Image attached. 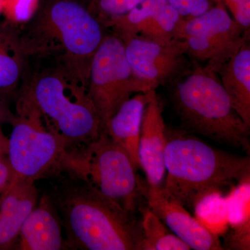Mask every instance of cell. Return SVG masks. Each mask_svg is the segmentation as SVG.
Listing matches in <instances>:
<instances>
[{
	"instance_id": "6da1fadb",
	"label": "cell",
	"mask_w": 250,
	"mask_h": 250,
	"mask_svg": "<svg viewBox=\"0 0 250 250\" xmlns=\"http://www.w3.org/2000/svg\"><path fill=\"white\" fill-rule=\"evenodd\" d=\"M52 197L65 229L67 250H141V224L83 181L64 179Z\"/></svg>"
},
{
	"instance_id": "7a4b0ae2",
	"label": "cell",
	"mask_w": 250,
	"mask_h": 250,
	"mask_svg": "<svg viewBox=\"0 0 250 250\" xmlns=\"http://www.w3.org/2000/svg\"><path fill=\"white\" fill-rule=\"evenodd\" d=\"M164 191L184 207L208 192L250 177L249 157L216 149L201 139L166 130Z\"/></svg>"
},
{
	"instance_id": "3957f363",
	"label": "cell",
	"mask_w": 250,
	"mask_h": 250,
	"mask_svg": "<svg viewBox=\"0 0 250 250\" xmlns=\"http://www.w3.org/2000/svg\"><path fill=\"white\" fill-rule=\"evenodd\" d=\"M194 62L192 70L173 83L177 116L192 132L249 152L250 126L233 108L218 74Z\"/></svg>"
},
{
	"instance_id": "277c9868",
	"label": "cell",
	"mask_w": 250,
	"mask_h": 250,
	"mask_svg": "<svg viewBox=\"0 0 250 250\" xmlns=\"http://www.w3.org/2000/svg\"><path fill=\"white\" fill-rule=\"evenodd\" d=\"M103 23L77 3L62 0L31 23L24 38L31 52H57L60 67L88 87L90 64L101 45Z\"/></svg>"
},
{
	"instance_id": "5b68a950",
	"label": "cell",
	"mask_w": 250,
	"mask_h": 250,
	"mask_svg": "<svg viewBox=\"0 0 250 250\" xmlns=\"http://www.w3.org/2000/svg\"><path fill=\"white\" fill-rule=\"evenodd\" d=\"M19 103L39 112L46 126L62 139L66 151L89 144L104 131L88 87L60 67L36 77L22 92Z\"/></svg>"
},
{
	"instance_id": "8992f818",
	"label": "cell",
	"mask_w": 250,
	"mask_h": 250,
	"mask_svg": "<svg viewBox=\"0 0 250 250\" xmlns=\"http://www.w3.org/2000/svg\"><path fill=\"white\" fill-rule=\"evenodd\" d=\"M127 153L104 131L95 141L66 151L60 173L83 181L129 213L137 209L141 187Z\"/></svg>"
},
{
	"instance_id": "52a82bcc",
	"label": "cell",
	"mask_w": 250,
	"mask_h": 250,
	"mask_svg": "<svg viewBox=\"0 0 250 250\" xmlns=\"http://www.w3.org/2000/svg\"><path fill=\"white\" fill-rule=\"evenodd\" d=\"M18 113L6 151L12 172L11 184L22 180L36 182L60 173L66 152L62 139L46 126L36 108L19 103Z\"/></svg>"
},
{
	"instance_id": "ba28073f",
	"label": "cell",
	"mask_w": 250,
	"mask_h": 250,
	"mask_svg": "<svg viewBox=\"0 0 250 250\" xmlns=\"http://www.w3.org/2000/svg\"><path fill=\"white\" fill-rule=\"evenodd\" d=\"M249 31L218 4L200 16L183 18L177 39L185 41L188 55L194 62H205L206 67L218 73L248 41Z\"/></svg>"
},
{
	"instance_id": "9c48e42d",
	"label": "cell",
	"mask_w": 250,
	"mask_h": 250,
	"mask_svg": "<svg viewBox=\"0 0 250 250\" xmlns=\"http://www.w3.org/2000/svg\"><path fill=\"white\" fill-rule=\"evenodd\" d=\"M88 93L104 129L133 93H146L131 72L124 42L113 34L105 35L94 55L88 76Z\"/></svg>"
},
{
	"instance_id": "30bf717a",
	"label": "cell",
	"mask_w": 250,
	"mask_h": 250,
	"mask_svg": "<svg viewBox=\"0 0 250 250\" xmlns=\"http://www.w3.org/2000/svg\"><path fill=\"white\" fill-rule=\"evenodd\" d=\"M123 42L131 72L146 92L173 83L190 70L183 40L161 45L136 36Z\"/></svg>"
},
{
	"instance_id": "8fae6325",
	"label": "cell",
	"mask_w": 250,
	"mask_h": 250,
	"mask_svg": "<svg viewBox=\"0 0 250 250\" xmlns=\"http://www.w3.org/2000/svg\"><path fill=\"white\" fill-rule=\"evenodd\" d=\"M182 19L166 0H144L126 14L108 18L103 24L123 42L141 36L167 45L177 40Z\"/></svg>"
},
{
	"instance_id": "7c38bea8",
	"label": "cell",
	"mask_w": 250,
	"mask_h": 250,
	"mask_svg": "<svg viewBox=\"0 0 250 250\" xmlns=\"http://www.w3.org/2000/svg\"><path fill=\"white\" fill-rule=\"evenodd\" d=\"M147 196L149 209L190 250H224L219 237L202 226L185 207L169 196L163 187L148 188Z\"/></svg>"
},
{
	"instance_id": "4fadbf2b",
	"label": "cell",
	"mask_w": 250,
	"mask_h": 250,
	"mask_svg": "<svg viewBox=\"0 0 250 250\" xmlns=\"http://www.w3.org/2000/svg\"><path fill=\"white\" fill-rule=\"evenodd\" d=\"M163 105L156 90L145 108L140 134L139 161L149 188L163 187L165 180V149L167 143Z\"/></svg>"
},
{
	"instance_id": "5bb4252c",
	"label": "cell",
	"mask_w": 250,
	"mask_h": 250,
	"mask_svg": "<svg viewBox=\"0 0 250 250\" xmlns=\"http://www.w3.org/2000/svg\"><path fill=\"white\" fill-rule=\"evenodd\" d=\"M62 227L52 197L43 195L23 223L16 250H67Z\"/></svg>"
},
{
	"instance_id": "9a60e30c",
	"label": "cell",
	"mask_w": 250,
	"mask_h": 250,
	"mask_svg": "<svg viewBox=\"0 0 250 250\" xmlns=\"http://www.w3.org/2000/svg\"><path fill=\"white\" fill-rule=\"evenodd\" d=\"M39 196L34 182L10 184L0 200V250L16 248L23 223L37 205Z\"/></svg>"
},
{
	"instance_id": "2e32d148",
	"label": "cell",
	"mask_w": 250,
	"mask_h": 250,
	"mask_svg": "<svg viewBox=\"0 0 250 250\" xmlns=\"http://www.w3.org/2000/svg\"><path fill=\"white\" fill-rule=\"evenodd\" d=\"M154 90L131 97L121 105L104 127L108 136L127 153L136 169L140 167L138 150L143 113Z\"/></svg>"
},
{
	"instance_id": "e0dca14e",
	"label": "cell",
	"mask_w": 250,
	"mask_h": 250,
	"mask_svg": "<svg viewBox=\"0 0 250 250\" xmlns=\"http://www.w3.org/2000/svg\"><path fill=\"white\" fill-rule=\"evenodd\" d=\"M217 74L233 108L250 127V47L248 41Z\"/></svg>"
},
{
	"instance_id": "ac0fdd59",
	"label": "cell",
	"mask_w": 250,
	"mask_h": 250,
	"mask_svg": "<svg viewBox=\"0 0 250 250\" xmlns=\"http://www.w3.org/2000/svg\"><path fill=\"white\" fill-rule=\"evenodd\" d=\"M29 51L10 23L0 24V95L12 93L22 78Z\"/></svg>"
},
{
	"instance_id": "d6986e66",
	"label": "cell",
	"mask_w": 250,
	"mask_h": 250,
	"mask_svg": "<svg viewBox=\"0 0 250 250\" xmlns=\"http://www.w3.org/2000/svg\"><path fill=\"white\" fill-rule=\"evenodd\" d=\"M140 249L142 250H189L190 248L170 231L159 217L149 209L143 212Z\"/></svg>"
},
{
	"instance_id": "ffe728a7",
	"label": "cell",
	"mask_w": 250,
	"mask_h": 250,
	"mask_svg": "<svg viewBox=\"0 0 250 250\" xmlns=\"http://www.w3.org/2000/svg\"><path fill=\"white\" fill-rule=\"evenodd\" d=\"M195 218L210 233L220 236L229 227L225 196L220 190H214L200 197L193 206Z\"/></svg>"
},
{
	"instance_id": "44dd1931",
	"label": "cell",
	"mask_w": 250,
	"mask_h": 250,
	"mask_svg": "<svg viewBox=\"0 0 250 250\" xmlns=\"http://www.w3.org/2000/svg\"><path fill=\"white\" fill-rule=\"evenodd\" d=\"M243 179L227 196L229 226L231 229L250 227V179Z\"/></svg>"
},
{
	"instance_id": "7402d4cb",
	"label": "cell",
	"mask_w": 250,
	"mask_h": 250,
	"mask_svg": "<svg viewBox=\"0 0 250 250\" xmlns=\"http://www.w3.org/2000/svg\"><path fill=\"white\" fill-rule=\"evenodd\" d=\"M38 0H4L3 13L10 24H22L33 18Z\"/></svg>"
},
{
	"instance_id": "603a6c76",
	"label": "cell",
	"mask_w": 250,
	"mask_h": 250,
	"mask_svg": "<svg viewBox=\"0 0 250 250\" xmlns=\"http://www.w3.org/2000/svg\"><path fill=\"white\" fill-rule=\"evenodd\" d=\"M182 18H190L203 14L212 7L210 0H166Z\"/></svg>"
},
{
	"instance_id": "cb8c5ba5",
	"label": "cell",
	"mask_w": 250,
	"mask_h": 250,
	"mask_svg": "<svg viewBox=\"0 0 250 250\" xmlns=\"http://www.w3.org/2000/svg\"><path fill=\"white\" fill-rule=\"evenodd\" d=\"M218 4L228 8V11L231 17L240 25L250 31V0H215Z\"/></svg>"
},
{
	"instance_id": "d4e9b609",
	"label": "cell",
	"mask_w": 250,
	"mask_h": 250,
	"mask_svg": "<svg viewBox=\"0 0 250 250\" xmlns=\"http://www.w3.org/2000/svg\"><path fill=\"white\" fill-rule=\"evenodd\" d=\"M144 0H100V8L106 20L126 14Z\"/></svg>"
},
{
	"instance_id": "484cf974",
	"label": "cell",
	"mask_w": 250,
	"mask_h": 250,
	"mask_svg": "<svg viewBox=\"0 0 250 250\" xmlns=\"http://www.w3.org/2000/svg\"><path fill=\"white\" fill-rule=\"evenodd\" d=\"M249 250L250 249V227L231 229L226 240L224 249Z\"/></svg>"
},
{
	"instance_id": "4316f807",
	"label": "cell",
	"mask_w": 250,
	"mask_h": 250,
	"mask_svg": "<svg viewBox=\"0 0 250 250\" xmlns=\"http://www.w3.org/2000/svg\"><path fill=\"white\" fill-rule=\"evenodd\" d=\"M0 149V200L11 184L12 172L8 158L4 157Z\"/></svg>"
},
{
	"instance_id": "83f0119b",
	"label": "cell",
	"mask_w": 250,
	"mask_h": 250,
	"mask_svg": "<svg viewBox=\"0 0 250 250\" xmlns=\"http://www.w3.org/2000/svg\"><path fill=\"white\" fill-rule=\"evenodd\" d=\"M15 118L16 117L13 116L7 108L0 101V123L6 121L12 123Z\"/></svg>"
},
{
	"instance_id": "f1b7e54d",
	"label": "cell",
	"mask_w": 250,
	"mask_h": 250,
	"mask_svg": "<svg viewBox=\"0 0 250 250\" xmlns=\"http://www.w3.org/2000/svg\"><path fill=\"white\" fill-rule=\"evenodd\" d=\"M4 0H0V14L3 11V8H4Z\"/></svg>"
},
{
	"instance_id": "f546056e",
	"label": "cell",
	"mask_w": 250,
	"mask_h": 250,
	"mask_svg": "<svg viewBox=\"0 0 250 250\" xmlns=\"http://www.w3.org/2000/svg\"><path fill=\"white\" fill-rule=\"evenodd\" d=\"M0 141H1V133H0ZM0 149H1V148H0Z\"/></svg>"
}]
</instances>
